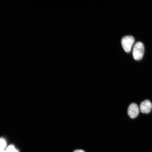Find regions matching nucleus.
I'll use <instances>...</instances> for the list:
<instances>
[{"instance_id":"obj_1","label":"nucleus","mask_w":152,"mask_h":152,"mask_svg":"<svg viewBox=\"0 0 152 152\" xmlns=\"http://www.w3.org/2000/svg\"><path fill=\"white\" fill-rule=\"evenodd\" d=\"M144 51V45L141 42H137L136 43L133 51V57L134 60H140L143 57Z\"/></svg>"},{"instance_id":"obj_2","label":"nucleus","mask_w":152,"mask_h":152,"mask_svg":"<svg viewBox=\"0 0 152 152\" xmlns=\"http://www.w3.org/2000/svg\"><path fill=\"white\" fill-rule=\"evenodd\" d=\"M134 41V37L132 36H126L123 38L121 44L125 52L127 53L130 52Z\"/></svg>"},{"instance_id":"obj_3","label":"nucleus","mask_w":152,"mask_h":152,"mask_svg":"<svg viewBox=\"0 0 152 152\" xmlns=\"http://www.w3.org/2000/svg\"><path fill=\"white\" fill-rule=\"evenodd\" d=\"M128 113L131 118L134 119L137 117L139 113V109L137 104L134 103L131 104L128 107Z\"/></svg>"},{"instance_id":"obj_4","label":"nucleus","mask_w":152,"mask_h":152,"mask_svg":"<svg viewBox=\"0 0 152 152\" xmlns=\"http://www.w3.org/2000/svg\"><path fill=\"white\" fill-rule=\"evenodd\" d=\"M152 104L150 100H146L142 102L140 105V109L142 113H149L151 112Z\"/></svg>"},{"instance_id":"obj_5","label":"nucleus","mask_w":152,"mask_h":152,"mask_svg":"<svg viewBox=\"0 0 152 152\" xmlns=\"http://www.w3.org/2000/svg\"><path fill=\"white\" fill-rule=\"evenodd\" d=\"M7 146V142L3 139H0V151H4Z\"/></svg>"},{"instance_id":"obj_6","label":"nucleus","mask_w":152,"mask_h":152,"mask_svg":"<svg viewBox=\"0 0 152 152\" xmlns=\"http://www.w3.org/2000/svg\"><path fill=\"white\" fill-rule=\"evenodd\" d=\"M16 151L14 146L12 145L8 146L5 150L6 152H15Z\"/></svg>"},{"instance_id":"obj_7","label":"nucleus","mask_w":152,"mask_h":152,"mask_svg":"<svg viewBox=\"0 0 152 152\" xmlns=\"http://www.w3.org/2000/svg\"><path fill=\"white\" fill-rule=\"evenodd\" d=\"M73 152H85L83 150H76L75 151H74Z\"/></svg>"},{"instance_id":"obj_8","label":"nucleus","mask_w":152,"mask_h":152,"mask_svg":"<svg viewBox=\"0 0 152 152\" xmlns=\"http://www.w3.org/2000/svg\"><path fill=\"white\" fill-rule=\"evenodd\" d=\"M0 152H6L5 151V150H4V151H0Z\"/></svg>"},{"instance_id":"obj_9","label":"nucleus","mask_w":152,"mask_h":152,"mask_svg":"<svg viewBox=\"0 0 152 152\" xmlns=\"http://www.w3.org/2000/svg\"><path fill=\"white\" fill-rule=\"evenodd\" d=\"M19 152L18 151V150H17V151H16V152Z\"/></svg>"}]
</instances>
